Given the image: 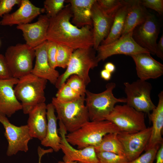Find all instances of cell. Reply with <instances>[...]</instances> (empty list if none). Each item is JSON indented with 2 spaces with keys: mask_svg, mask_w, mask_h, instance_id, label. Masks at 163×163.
Returning a JSON list of instances; mask_svg holds the SVG:
<instances>
[{
  "mask_svg": "<svg viewBox=\"0 0 163 163\" xmlns=\"http://www.w3.org/2000/svg\"><path fill=\"white\" fill-rule=\"evenodd\" d=\"M58 163H78V162L75 161H59Z\"/></svg>",
  "mask_w": 163,
  "mask_h": 163,
  "instance_id": "cell-44",
  "label": "cell"
},
{
  "mask_svg": "<svg viewBox=\"0 0 163 163\" xmlns=\"http://www.w3.org/2000/svg\"><path fill=\"white\" fill-rule=\"evenodd\" d=\"M136 66L139 79L146 81L157 78L163 74V65L155 60L149 53H142L131 56Z\"/></svg>",
  "mask_w": 163,
  "mask_h": 163,
  "instance_id": "cell-19",
  "label": "cell"
},
{
  "mask_svg": "<svg viewBox=\"0 0 163 163\" xmlns=\"http://www.w3.org/2000/svg\"><path fill=\"white\" fill-rule=\"evenodd\" d=\"M59 124L58 130L61 137L60 147L64 154L63 161H75L78 163H99L94 147L90 146L82 149L74 148L67 141L66 135L67 132L59 120Z\"/></svg>",
  "mask_w": 163,
  "mask_h": 163,
  "instance_id": "cell-14",
  "label": "cell"
},
{
  "mask_svg": "<svg viewBox=\"0 0 163 163\" xmlns=\"http://www.w3.org/2000/svg\"><path fill=\"white\" fill-rule=\"evenodd\" d=\"M53 151V150L51 148L45 150L42 149L40 147H38V154L39 156L38 163H41V158L43 155L46 153L52 152Z\"/></svg>",
  "mask_w": 163,
  "mask_h": 163,
  "instance_id": "cell-41",
  "label": "cell"
},
{
  "mask_svg": "<svg viewBox=\"0 0 163 163\" xmlns=\"http://www.w3.org/2000/svg\"><path fill=\"white\" fill-rule=\"evenodd\" d=\"M142 4L146 8H149L157 12L159 14L163 13V0H141Z\"/></svg>",
  "mask_w": 163,
  "mask_h": 163,
  "instance_id": "cell-37",
  "label": "cell"
},
{
  "mask_svg": "<svg viewBox=\"0 0 163 163\" xmlns=\"http://www.w3.org/2000/svg\"><path fill=\"white\" fill-rule=\"evenodd\" d=\"M55 111L52 103L46 105V132L45 137L41 141V143L42 145L50 147L53 151L57 152L60 150L61 137L58 134L57 119L55 113Z\"/></svg>",
  "mask_w": 163,
  "mask_h": 163,
  "instance_id": "cell-24",
  "label": "cell"
},
{
  "mask_svg": "<svg viewBox=\"0 0 163 163\" xmlns=\"http://www.w3.org/2000/svg\"><path fill=\"white\" fill-rule=\"evenodd\" d=\"M124 85L126 104L144 113H149L156 107L151 99L150 83L139 79L131 83L125 82Z\"/></svg>",
  "mask_w": 163,
  "mask_h": 163,
  "instance_id": "cell-9",
  "label": "cell"
},
{
  "mask_svg": "<svg viewBox=\"0 0 163 163\" xmlns=\"http://www.w3.org/2000/svg\"><path fill=\"white\" fill-rule=\"evenodd\" d=\"M18 80L13 77L0 80V113L8 117L22 110L21 104L17 98L13 88Z\"/></svg>",
  "mask_w": 163,
  "mask_h": 163,
  "instance_id": "cell-17",
  "label": "cell"
},
{
  "mask_svg": "<svg viewBox=\"0 0 163 163\" xmlns=\"http://www.w3.org/2000/svg\"><path fill=\"white\" fill-rule=\"evenodd\" d=\"M72 17L69 4L55 17L50 18L46 39L74 50L93 47L92 27L86 25L79 28L70 22Z\"/></svg>",
  "mask_w": 163,
  "mask_h": 163,
  "instance_id": "cell-1",
  "label": "cell"
},
{
  "mask_svg": "<svg viewBox=\"0 0 163 163\" xmlns=\"http://www.w3.org/2000/svg\"><path fill=\"white\" fill-rule=\"evenodd\" d=\"M160 28L155 15L149 13L145 21L133 30V37L139 46L155 55Z\"/></svg>",
  "mask_w": 163,
  "mask_h": 163,
  "instance_id": "cell-12",
  "label": "cell"
},
{
  "mask_svg": "<svg viewBox=\"0 0 163 163\" xmlns=\"http://www.w3.org/2000/svg\"><path fill=\"white\" fill-rule=\"evenodd\" d=\"M85 100V95L66 103L60 102L55 97L52 98L51 103L57 113V119L62 122L67 132H73L90 121Z\"/></svg>",
  "mask_w": 163,
  "mask_h": 163,
  "instance_id": "cell-5",
  "label": "cell"
},
{
  "mask_svg": "<svg viewBox=\"0 0 163 163\" xmlns=\"http://www.w3.org/2000/svg\"><path fill=\"white\" fill-rule=\"evenodd\" d=\"M93 47L74 50L65 72L60 75L55 84L58 89L71 75H76L80 77L87 86L91 82L90 69L97 66L99 62Z\"/></svg>",
  "mask_w": 163,
  "mask_h": 163,
  "instance_id": "cell-4",
  "label": "cell"
},
{
  "mask_svg": "<svg viewBox=\"0 0 163 163\" xmlns=\"http://www.w3.org/2000/svg\"><path fill=\"white\" fill-rule=\"evenodd\" d=\"M65 0H46L44 2V9L49 18H53L64 7Z\"/></svg>",
  "mask_w": 163,
  "mask_h": 163,
  "instance_id": "cell-31",
  "label": "cell"
},
{
  "mask_svg": "<svg viewBox=\"0 0 163 163\" xmlns=\"http://www.w3.org/2000/svg\"><path fill=\"white\" fill-rule=\"evenodd\" d=\"M46 50L49 63L51 66L55 69L57 67L56 57L57 50V44L52 41L46 40Z\"/></svg>",
  "mask_w": 163,
  "mask_h": 163,
  "instance_id": "cell-35",
  "label": "cell"
},
{
  "mask_svg": "<svg viewBox=\"0 0 163 163\" xmlns=\"http://www.w3.org/2000/svg\"><path fill=\"white\" fill-rule=\"evenodd\" d=\"M93 23V48L96 50L108 35L113 18L105 13L98 4L97 0L91 9Z\"/></svg>",
  "mask_w": 163,
  "mask_h": 163,
  "instance_id": "cell-16",
  "label": "cell"
},
{
  "mask_svg": "<svg viewBox=\"0 0 163 163\" xmlns=\"http://www.w3.org/2000/svg\"><path fill=\"white\" fill-rule=\"evenodd\" d=\"M128 8L127 0H125L123 5L116 13L109 33L101 43V45L110 43L119 39L121 36L125 25Z\"/></svg>",
  "mask_w": 163,
  "mask_h": 163,
  "instance_id": "cell-26",
  "label": "cell"
},
{
  "mask_svg": "<svg viewBox=\"0 0 163 163\" xmlns=\"http://www.w3.org/2000/svg\"><path fill=\"white\" fill-rule=\"evenodd\" d=\"M12 77L18 79L31 73L35 50L26 44L8 47L4 55Z\"/></svg>",
  "mask_w": 163,
  "mask_h": 163,
  "instance_id": "cell-7",
  "label": "cell"
},
{
  "mask_svg": "<svg viewBox=\"0 0 163 163\" xmlns=\"http://www.w3.org/2000/svg\"><path fill=\"white\" fill-rule=\"evenodd\" d=\"M46 41L34 48L36 61L31 73L55 85L60 75L58 71L52 68L49 63L46 50Z\"/></svg>",
  "mask_w": 163,
  "mask_h": 163,
  "instance_id": "cell-20",
  "label": "cell"
},
{
  "mask_svg": "<svg viewBox=\"0 0 163 163\" xmlns=\"http://www.w3.org/2000/svg\"><path fill=\"white\" fill-rule=\"evenodd\" d=\"M105 120L114 123L120 132L123 133H136L147 128L145 113L127 104L115 105Z\"/></svg>",
  "mask_w": 163,
  "mask_h": 163,
  "instance_id": "cell-8",
  "label": "cell"
},
{
  "mask_svg": "<svg viewBox=\"0 0 163 163\" xmlns=\"http://www.w3.org/2000/svg\"><path fill=\"white\" fill-rule=\"evenodd\" d=\"M58 89L55 97L58 101L62 102L73 101L78 99L81 96L66 83Z\"/></svg>",
  "mask_w": 163,
  "mask_h": 163,
  "instance_id": "cell-29",
  "label": "cell"
},
{
  "mask_svg": "<svg viewBox=\"0 0 163 163\" xmlns=\"http://www.w3.org/2000/svg\"><path fill=\"white\" fill-rule=\"evenodd\" d=\"M158 57L161 59H163V34L161 37L158 43H157L155 54Z\"/></svg>",
  "mask_w": 163,
  "mask_h": 163,
  "instance_id": "cell-39",
  "label": "cell"
},
{
  "mask_svg": "<svg viewBox=\"0 0 163 163\" xmlns=\"http://www.w3.org/2000/svg\"><path fill=\"white\" fill-rule=\"evenodd\" d=\"M127 1L128 8L121 36L133 31L137 26L144 22L149 13L141 0Z\"/></svg>",
  "mask_w": 163,
  "mask_h": 163,
  "instance_id": "cell-25",
  "label": "cell"
},
{
  "mask_svg": "<svg viewBox=\"0 0 163 163\" xmlns=\"http://www.w3.org/2000/svg\"><path fill=\"white\" fill-rule=\"evenodd\" d=\"M72 15V22L80 28L86 25L93 27L91 9L96 0H68Z\"/></svg>",
  "mask_w": 163,
  "mask_h": 163,
  "instance_id": "cell-23",
  "label": "cell"
},
{
  "mask_svg": "<svg viewBox=\"0 0 163 163\" xmlns=\"http://www.w3.org/2000/svg\"><path fill=\"white\" fill-rule=\"evenodd\" d=\"M155 163H163V142L158 149L156 156Z\"/></svg>",
  "mask_w": 163,
  "mask_h": 163,
  "instance_id": "cell-40",
  "label": "cell"
},
{
  "mask_svg": "<svg viewBox=\"0 0 163 163\" xmlns=\"http://www.w3.org/2000/svg\"><path fill=\"white\" fill-rule=\"evenodd\" d=\"M120 132L118 128L109 121H89L77 130L67 134L66 139L71 145L82 149L90 146H97L104 136L108 133Z\"/></svg>",
  "mask_w": 163,
  "mask_h": 163,
  "instance_id": "cell-2",
  "label": "cell"
},
{
  "mask_svg": "<svg viewBox=\"0 0 163 163\" xmlns=\"http://www.w3.org/2000/svg\"><path fill=\"white\" fill-rule=\"evenodd\" d=\"M28 114L27 125L30 134L32 138H37L41 141L45 137L46 132V105L45 103L38 104Z\"/></svg>",
  "mask_w": 163,
  "mask_h": 163,
  "instance_id": "cell-21",
  "label": "cell"
},
{
  "mask_svg": "<svg viewBox=\"0 0 163 163\" xmlns=\"http://www.w3.org/2000/svg\"><path fill=\"white\" fill-rule=\"evenodd\" d=\"M104 69L112 73L115 71L116 67L113 63L109 62L105 64Z\"/></svg>",
  "mask_w": 163,
  "mask_h": 163,
  "instance_id": "cell-43",
  "label": "cell"
},
{
  "mask_svg": "<svg viewBox=\"0 0 163 163\" xmlns=\"http://www.w3.org/2000/svg\"><path fill=\"white\" fill-rule=\"evenodd\" d=\"M152 127L133 133L120 132L118 138L123 147L125 156L129 162L139 157L145 149L149 141Z\"/></svg>",
  "mask_w": 163,
  "mask_h": 163,
  "instance_id": "cell-13",
  "label": "cell"
},
{
  "mask_svg": "<svg viewBox=\"0 0 163 163\" xmlns=\"http://www.w3.org/2000/svg\"><path fill=\"white\" fill-rule=\"evenodd\" d=\"M12 77L5 56L0 54V80L8 79Z\"/></svg>",
  "mask_w": 163,
  "mask_h": 163,
  "instance_id": "cell-38",
  "label": "cell"
},
{
  "mask_svg": "<svg viewBox=\"0 0 163 163\" xmlns=\"http://www.w3.org/2000/svg\"><path fill=\"white\" fill-rule=\"evenodd\" d=\"M0 1H1V0H0Z\"/></svg>",
  "mask_w": 163,
  "mask_h": 163,
  "instance_id": "cell-45",
  "label": "cell"
},
{
  "mask_svg": "<svg viewBox=\"0 0 163 163\" xmlns=\"http://www.w3.org/2000/svg\"><path fill=\"white\" fill-rule=\"evenodd\" d=\"M116 84L114 82L108 83L106 89L99 93H94L86 90L85 102L90 121L104 120L105 117L113 110L118 103H126L125 98H117L113 93Z\"/></svg>",
  "mask_w": 163,
  "mask_h": 163,
  "instance_id": "cell-6",
  "label": "cell"
},
{
  "mask_svg": "<svg viewBox=\"0 0 163 163\" xmlns=\"http://www.w3.org/2000/svg\"><path fill=\"white\" fill-rule=\"evenodd\" d=\"M97 2L105 13L114 18L117 11L124 4L125 0H98Z\"/></svg>",
  "mask_w": 163,
  "mask_h": 163,
  "instance_id": "cell-30",
  "label": "cell"
},
{
  "mask_svg": "<svg viewBox=\"0 0 163 163\" xmlns=\"http://www.w3.org/2000/svg\"><path fill=\"white\" fill-rule=\"evenodd\" d=\"M100 75L101 78L106 81L110 80L111 77V73L104 69L101 71Z\"/></svg>",
  "mask_w": 163,
  "mask_h": 163,
  "instance_id": "cell-42",
  "label": "cell"
},
{
  "mask_svg": "<svg viewBox=\"0 0 163 163\" xmlns=\"http://www.w3.org/2000/svg\"><path fill=\"white\" fill-rule=\"evenodd\" d=\"M117 134L111 133L104 136L100 143L94 147L96 153L109 152L125 157L123 146L118 138Z\"/></svg>",
  "mask_w": 163,
  "mask_h": 163,
  "instance_id": "cell-27",
  "label": "cell"
},
{
  "mask_svg": "<svg viewBox=\"0 0 163 163\" xmlns=\"http://www.w3.org/2000/svg\"><path fill=\"white\" fill-rule=\"evenodd\" d=\"M0 122L5 129V136L8 142L7 155L11 156L19 151L27 152L28 142L32 139L27 125L16 126L9 122L6 116L0 113Z\"/></svg>",
  "mask_w": 163,
  "mask_h": 163,
  "instance_id": "cell-10",
  "label": "cell"
},
{
  "mask_svg": "<svg viewBox=\"0 0 163 163\" xmlns=\"http://www.w3.org/2000/svg\"><path fill=\"white\" fill-rule=\"evenodd\" d=\"M21 0H1L0 2V17L9 13L16 5H20Z\"/></svg>",
  "mask_w": 163,
  "mask_h": 163,
  "instance_id": "cell-36",
  "label": "cell"
},
{
  "mask_svg": "<svg viewBox=\"0 0 163 163\" xmlns=\"http://www.w3.org/2000/svg\"><path fill=\"white\" fill-rule=\"evenodd\" d=\"M74 50L73 49L68 46L57 44L56 57L57 67L66 68Z\"/></svg>",
  "mask_w": 163,
  "mask_h": 163,
  "instance_id": "cell-28",
  "label": "cell"
},
{
  "mask_svg": "<svg viewBox=\"0 0 163 163\" xmlns=\"http://www.w3.org/2000/svg\"><path fill=\"white\" fill-rule=\"evenodd\" d=\"M160 145L149 149L143 154L129 163H153Z\"/></svg>",
  "mask_w": 163,
  "mask_h": 163,
  "instance_id": "cell-34",
  "label": "cell"
},
{
  "mask_svg": "<svg viewBox=\"0 0 163 163\" xmlns=\"http://www.w3.org/2000/svg\"><path fill=\"white\" fill-rule=\"evenodd\" d=\"M44 10V9L35 6L29 0H21L19 8L12 13L4 15L0 24L12 26L29 23Z\"/></svg>",
  "mask_w": 163,
  "mask_h": 163,
  "instance_id": "cell-18",
  "label": "cell"
},
{
  "mask_svg": "<svg viewBox=\"0 0 163 163\" xmlns=\"http://www.w3.org/2000/svg\"><path fill=\"white\" fill-rule=\"evenodd\" d=\"M158 102L157 106L149 114V118L152 122L150 137L145 150L163 143L162 133L163 128V91L158 94Z\"/></svg>",
  "mask_w": 163,
  "mask_h": 163,
  "instance_id": "cell-22",
  "label": "cell"
},
{
  "mask_svg": "<svg viewBox=\"0 0 163 163\" xmlns=\"http://www.w3.org/2000/svg\"><path fill=\"white\" fill-rule=\"evenodd\" d=\"M133 31L122 35L115 41L106 45H100L96 49L99 61H104L113 55L131 56L142 53H149L139 46L132 36Z\"/></svg>",
  "mask_w": 163,
  "mask_h": 163,
  "instance_id": "cell-11",
  "label": "cell"
},
{
  "mask_svg": "<svg viewBox=\"0 0 163 163\" xmlns=\"http://www.w3.org/2000/svg\"><path fill=\"white\" fill-rule=\"evenodd\" d=\"M66 81V83L81 96L85 95L86 85L83 80L78 75H72Z\"/></svg>",
  "mask_w": 163,
  "mask_h": 163,
  "instance_id": "cell-33",
  "label": "cell"
},
{
  "mask_svg": "<svg viewBox=\"0 0 163 163\" xmlns=\"http://www.w3.org/2000/svg\"><path fill=\"white\" fill-rule=\"evenodd\" d=\"M47 81L31 73L19 79L14 89L17 98L21 102L24 113L28 114L37 105L45 103Z\"/></svg>",
  "mask_w": 163,
  "mask_h": 163,
  "instance_id": "cell-3",
  "label": "cell"
},
{
  "mask_svg": "<svg viewBox=\"0 0 163 163\" xmlns=\"http://www.w3.org/2000/svg\"></svg>",
  "mask_w": 163,
  "mask_h": 163,
  "instance_id": "cell-46",
  "label": "cell"
},
{
  "mask_svg": "<svg viewBox=\"0 0 163 163\" xmlns=\"http://www.w3.org/2000/svg\"><path fill=\"white\" fill-rule=\"evenodd\" d=\"M99 163H129L126 157L109 152H96Z\"/></svg>",
  "mask_w": 163,
  "mask_h": 163,
  "instance_id": "cell-32",
  "label": "cell"
},
{
  "mask_svg": "<svg viewBox=\"0 0 163 163\" xmlns=\"http://www.w3.org/2000/svg\"><path fill=\"white\" fill-rule=\"evenodd\" d=\"M49 21L46 15H41L36 22L18 25L17 28L22 31L26 44L34 49L47 40Z\"/></svg>",
  "mask_w": 163,
  "mask_h": 163,
  "instance_id": "cell-15",
  "label": "cell"
}]
</instances>
